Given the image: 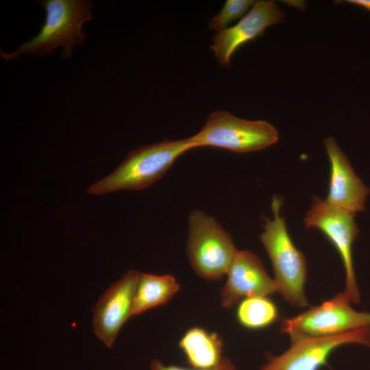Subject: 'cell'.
Here are the masks:
<instances>
[{
	"instance_id": "obj_1",
	"label": "cell",
	"mask_w": 370,
	"mask_h": 370,
	"mask_svg": "<svg viewBox=\"0 0 370 370\" xmlns=\"http://www.w3.org/2000/svg\"><path fill=\"white\" fill-rule=\"evenodd\" d=\"M192 149L189 138L140 147L130 152L113 172L90 186L88 192L103 195L147 188L160 179L179 156Z\"/></svg>"
},
{
	"instance_id": "obj_2",
	"label": "cell",
	"mask_w": 370,
	"mask_h": 370,
	"mask_svg": "<svg viewBox=\"0 0 370 370\" xmlns=\"http://www.w3.org/2000/svg\"><path fill=\"white\" fill-rule=\"evenodd\" d=\"M40 5L45 10V23L40 32L16 51L2 52L6 60L18 58L22 54L44 56L58 47L63 49V57L70 58L75 45H80L85 38L82 32L83 24L92 19V3L87 0H45Z\"/></svg>"
},
{
	"instance_id": "obj_3",
	"label": "cell",
	"mask_w": 370,
	"mask_h": 370,
	"mask_svg": "<svg viewBox=\"0 0 370 370\" xmlns=\"http://www.w3.org/2000/svg\"><path fill=\"white\" fill-rule=\"evenodd\" d=\"M281 206L282 200L274 196L271 203L273 219H264L260 240L271 261L278 293L291 306L306 307L308 306L304 293L306 261L288 234L280 215Z\"/></svg>"
},
{
	"instance_id": "obj_4",
	"label": "cell",
	"mask_w": 370,
	"mask_h": 370,
	"mask_svg": "<svg viewBox=\"0 0 370 370\" xmlns=\"http://www.w3.org/2000/svg\"><path fill=\"white\" fill-rule=\"evenodd\" d=\"M238 249L216 219L201 210L190 212L186 253L197 275L217 280L227 274Z\"/></svg>"
},
{
	"instance_id": "obj_5",
	"label": "cell",
	"mask_w": 370,
	"mask_h": 370,
	"mask_svg": "<svg viewBox=\"0 0 370 370\" xmlns=\"http://www.w3.org/2000/svg\"><path fill=\"white\" fill-rule=\"evenodd\" d=\"M193 149L214 147L236 153L266 149L277 143L279 133L266 121H249L225 110L211 113L200 131L189 137Z\"/></svg>"
},
{
	"instance_id": "obj_6",
	"label": "cell",
	"mask_w": 370,
	"mask_h": 370,
	"mask_svg": "<svg viewBox=\"0 0 370 370\" xmlns=\"http://www.w3.org/2000/svg\"><path fill=\"white\" fill-rule=\"evenodd\" d=\"M349 304L346 295L340 293L304 312L283 319L281 332L288 334L292 342L301 338L329 337L370 327V313L356 311Z\"/></svg>"
},
{
	"instance_id": "obj_7",
	"label": "cell",
	"mask_w": 370,
	"mask_h": 370,
	"mask_svg": "<svg viewBox=\"0 0 370 370\" xmlns=\"http://www.w3.org/2000/svg\"><path fill=\"white\" fill-rule=\"evenodd\" d=\"M355 214L315 197L304 220L306 229L319 230L334 246L341 258L345 273L343 293L350 301L359 303L360 293L352 256L353 243L359 234Z\"/></svg>"
},
{
	"instance_id": "obj_8",
	"label": "cell",
	"mask_w": 370,
	"mask_h": 370,
	"mask_svg": "<svg viewBox=\"0 0 370 370\" xmlns=\"http://www.w3.org/2000/svg\"><path fill=\"white\" fill-rule=\"evenodd\" d=\"M358 343L370 348V327L321 338H301L292 341L288 349L278 356L269 355L260 370H319L338 347Z\"/></svg>"
},
{
	"instance_id": "obj_9",
	"label": "cell",
	"mask_w": 370,
	"mask_h": 370,
	"mask_svg": "<svg viewBox=\"0 0 370 370\" xmlns=\"http://www.w3.org/2000/svg\"><path fill=\"white\" fill-rule=\"evenodd\" d=\"M140 273L130 269L100 297L92 308L95 336L111 348L127 320L132 317L133 300Z\"/></svg>"
},
{
	"instance_id": "obj_10",
	"label": "cell",
	"mask_w": 370,
	"mask_h": 370,
	"mask_svg": "<svg viewBox=\"0 0 370 370\" xmlns=\"http://www.w3.org/2000/svg\"><path fill=\"white\" fill-rule=\"evenodd\" d=\"M226 275L220 293L221 305L225 308H232L245 298L268 297L279 291L275 279L267 274L260 258L251 251L237 250Z\"/></svg>"
},
{
	"instance_id": "obj_11",
	"label": "cell",
	"mask_w": 370,
	"mask_h": 370,
	"mask_svg": "<svg viewBox=\"0 0 370 370\" xmlns=\"http://www.w3.org/2000/svg\"><path fill=\"white\" fill-rule=\"evenodd\" d=\"M284 19V12L273 1H257L236 25L216 33L210 48L220 65H229L232 56L240 47L262 36L267 27Z\"/></svg>"
},
{
	"instance_id": "obj_12",
	"label": "cell",
	"mask_w": 370,
	"mask_h": 370,
	"mask_svg": "<svg viewBox=\"0 0 370 370\" xmlns=\"http://www.w3.org/2000/svg\"><path fill=\"white\" fill-rule=\"evenodd\" d=\"M323 143L330 162L329 190L325 200L355 214L365 211L369 188L357 176L334 138L328 137Z\"/></svg>"
},
{
	"instance_id": "obj_13",
	"label": "cell",
	"mask_w": 370,
	"mask_h": 370,
	"mask_svg": "<svg viewBox=\"0 0 370 370\" xmlns=\"http://www.w3.org/2000/svg\"><path fill=\"white\" fill-rule=\"evenodd\" d=\"M187 364L193 369H208L219 365L223 359V342L217 332L201 327L185 332L179 341Z\"/></svg>"
},
{
	"instance_id": "obj_14",
	"label": "cell",
	"mask_w": 370,
	"mask_h": 370,
	"mask_svg": "<svg viewBox=\"0 0 370 370\" xmlns=\"http://www.w3.org/2000/svg\"><path fill=\"white\" fill-rule=\"evenodd\" d=\"M180 288L179 283L171 275L140 273L133 300L132 317L166 304Z\"/></svg>"
},
{
	"instance_id": "obj_15",
	"label": "cell",
	"mask_w": 370,
	"mask_h": 370,
	"mask_svg": "<svg viewBox=\"0 0 370 370\" xmlns=\"http://www.w3.org/2000/svg\"><path fill=\"white\" fill-rule=\"evenodd\" d=\"M236 316L241 326L257 330L274 323L279 317V312L268 297L256 296L242 299L238 304Z\"/></svg>"
},
{
	"instance_id": "obj_16",
	"label": "cell",
	"mask_w": 370,
	"mask_h": 370,
	"mask_svg": "<svg viewBox=\"0 0 370 370\" xmlns=\"http://www.w3.org/2000/svg\"><path fill=\"white\" fill-rule=\"evenodd\" d=\"M255 2L252 0H227L221 10L210 20L209 27L217 33L227 29L232 22L245 16Z\"/></svg>"
},
{
	"instance_id": "obj_17",
	"label": "cell",
	"mask_w": 370,
	"mask_h": 370,
	"mask_svg": "<svg viewBox=\"0 0 370 370\" xmlns=\"http://www.w3.org/2000/svg\"><path fill=\"white\" fill-rule=\"evenodd\" d=\"M150 370H236V367L227 358H224L219 365L208 369H187L175 365H166L158 359H153L150 362Z\"/></svg>"
},
{
	"instance_id": "obj_18",
	"label": "cell",
	"mask_w": 370,
	"mask_h": 370,
	"mask_svg": "<svg viewBox=\"0 0 370 370\" xmlns=\"http://www.w3.org/2000/svg\"><path fill=\"white\" fill-rule=\"evenodd\" d=\"M347 2L361 7L370 12V0H349Z\"/></svg>"
}]
</instances>
